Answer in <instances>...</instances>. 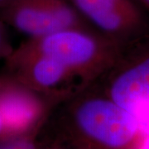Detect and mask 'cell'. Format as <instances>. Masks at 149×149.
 <instances>
[{
    "label": "cell",
    "mask_w": 149,
    "mask_h": 149,
    "mask_svg": "<svg viewBox=\"0 0 149 149\" xmlns=\"http://www.w3.org/2000/svg\"><path fill=\"white\" fill-rule=\"evenodd\" d=\"M10 0H0V8H2L3 6H4L7 4Z\"/></svg>",
    "instance_id": "7c38bea8"
},
{
    "label": "cell",
    "mask_w": 149,
    "mask_h": 149,
    "mask_svg": "<svg viewBox=\"0 0 149 149\" xmlns=\"http://www.w3.org/2000/svg\"><path fill=\"white\" fill-rule=\"evenodd\" d=\"M3 133H5V126H4V122H3V117L0 113V138L2 137Z\"/></svg>",
    "instance_id": "30bf717a"
},
{
    "label": "cell",
    "mask_w": 149,
    "mask_h": 149,
    "mask_svg": "<svg viewBox=\"0 0 149 149\" xmlns=\"http://www.w3.org/2000/svg\"><path fill=\"white\" fill-rule=\"evenodd\" d=\"M139 149H149V133L142 136V142Z\"/></svg>",
    "instance_id": "9c48e42d"
},
{
    "label": "cell",
    "mask_w": 149,
    "mask_h": 149,
    "mask_svg": "<svg viewBox=\"0 0 149 149\" xmlns=\"http://www.w3.org/2000/svg\"><path fill=\"white\" fill-rule=\"evenodd\" d=\"M91 85L149 124V29L123 44L111 67Z\"/></svg>",
    "instance_id": "7a4b0ae2"
},
{
    "label": "cell",
    "mask_w": 149,
    "mask_h": 149,
    "mask_svg": "<svg viewBox=\"0 0 149 149\" xmlns=\"http://www.w3.org/2000/svg\"><path fill=\"white\" fill-rule=\"evenodd\" d=\"M13 49L8 39L6 24L0 19V60H4L12 52Z\"/></svg>",
    "instance_id": "ba28073f"
},
{
    "label": "cell",
    "mask_w": 149,
    "mask_h": 149,
    "mask_svg": "<svg viewBox=\"0 0 149 149\" xmlns=\"http://www.w3.org/2000/svg\"><path fill=\"white\" fill-rule=\"evenodd\" d=\"M122 46L85 26L28 38L17 48L57 61L87 87L111 67Z\"/></svg>",
    "instance_id": "6da1fadb"
},
{
    "label": "cell",
    "mask_w": 149,
    "mask_h": 149,
    "mask_svg": "<svg viewBox=\"0 0 149 149\" xmlns=\"http://www.w3.org/2000/svg\"><path fill=\"white\" fill-rule=\"evenodd\" d=\"M69 1L91 28L119 44L149 29V22L133 0Z\"/></svg>",
    "instance_id": "8992f818"
},
{
    "label": "cell",
    "mask_w": 149,
    "mask_h": 149,
    "mask_svg": "<svg viewBox=\"0 0 149 149\" xmlns=\"http://www.w3.org/2000/svg\"><path fill=\"white\" fill-rule=\"evenodd\" d=\"M140 2L142 3L144 9L147 11V13H148L149 16V0H140Z\"/></svg>",
    "instance_id": "8fae6325"
},
{
    "label": "cell",
    "mask_w": 149,
    "mask_h": 149,
    "mask_svg": "<svg viewBox=\"0 0 149 149\" xmlns=\"http://www.w3.org/2000/svg\"><path fill=\"white\" fill-rule=\"evenodd\" d=\"M4 61L3 74L45 97H71L85 88L65 65L42 55L17 47Z\"/></svg>",
    "instance_id": "277c9868"
},
{
    "label": "cell",
    "mask_w": 149,
    "mask_h": 149,
    "mask_svg": "<svg viewBox=\"0 0 149 149\" xmlns=\"http://www.w3.org/2000/svg\"><path fill=\"white\" fill-rule=\"evenodd\" d=\"M74 96V120L90 139L109 148L124 149L142 137L138 119L93 86Z\"/></svg>",
    "instance_id": "3957f363"
},
{
    "label": "cell",
    "mask_w": 149,
    "mask_h": 149,
    "mask_svg": "<svg viewBox=\"0 0 149 149\" xmlns=\"http://www.w3.org/2000/svg\"><path fill=\"white\" fill-rule=\"evenodd\" d=\"M0 19L28 38L89 26L69 0H10L0 8Z\"/></svg>",
    "instance_id": "5b68a950"
},
{
    "label": "cell",
    "mask_w": 149,
    "mask_h": 149,
    "mask_svg": "<svg viewBox=\"0 0 149 149\" xmlns=\"http://www.w3.org/2000/svg\"><path fill=\"white\" fill-rule=\"evenodd\" d=\"M41 97L45 96L0 74V113L5 132L18 133L27 128L42 109Z\"/></svg>",
    "instance_id": "52a82bcc"
}]
</instances>
